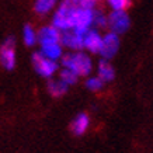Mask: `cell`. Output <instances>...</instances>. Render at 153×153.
I'll return each instance as SVG.
<instances>
[{
  "label": "cell",
  "instance_id": "6da1fadb",
  "mask_svg": "<svg viewBox=\"0 0 153 153\" xmlns=\"http://www.w3.org/2000/svg\"><path fill=\"white\" fill-rule=\"evenodd\" d=\"M60 60H62V66L63 68L72 70L77 76H87L93 69V62L90 59V56L82 51H76L72 52V53L62 55Z\"/></svg>",
  "mask_w": 153,
  "mask_h": 153
},
{
  "label": "cell",
  "instance_id": "7a4b0ae2",
  "mask_svg": "<svg viewBox=\"0 0 153 153\" xmlns=\"http://www.w3.org/2000/svg\"><path fill=\"white\" fill-rule=\"evenodd\" d=\"M31 62H33V68L41 77H47L51 79L52 76L58 72L59 65L56 60H52L47 56H44L41 52H34L31 56Z\"/></svg>",
  "mask_w": 153,
  "mask_h": 153
},
{
  "label": "cell",
  "instance_id": "3957f363",
  "mask_svg": "<svg viewBox=\"0 0 153 153\" xmlns=\"http://www.w3.org/2000/svg\"><path fill=\"white\" fill-rule=\"evenodd\" d=\"M76 6H69L65 1H60L56 11L53 13L52 17V24L56 30L62 31H68L72 30V17H73V9Z\"/></svg>",
  "mask_w": 153,
  "mask_h": 153
},
{
  "label": "cell",
  "instance_id": "277c9868",
  "mask_svg": "<svg viewBox=\"0 0 153 153\" xmlns=\"http://www.w3.org/2000/svg\"><path fill=\"white\" fill-rule=\"evenodd\" d=\"M16 63V39L14 37H7L0 45V65L6 70H13Z\"/></svg>",
  "mask_w": 153,
  "mask_h": 153
},
{
  "label": "cell",
  "instance_id": "5b68a950",
  "mask_svg": "<svg viewBox=\"0 0 153 153\" xmlns=\"http://www.w3.org/2000/svg\"><path fill=\"white\" fill-rule=\"evenodd\" d=\"M107 27L117 35L126 33L131 27V19L126 11H111L107 16Z\"/></svg>",
  "mask_w": 153,
  "mask_h": 153
},
{
  "label": "cell",
  "instance_id": "8992f818",
  "mask_svg": "<svg viewBox=\"0 0 153 153\" xmlns=\"http://www.w3.org/2000/svg\"><path fill=\"white\" fill-rule=\"evenodd\" d=\"M120 35H117L114 33H107L102 35L101 38V47H100V55H101L102 59L110 60L111 58L117 55V52L120 49Z\"/></svg>",
  "mask_w": 153,
  "mask_h": 153
},
{
  "label": "cell",
  "instance_id": "52a82bcc",
  "mask_svg": "<svg viewBox=\"0 0 153 153\" xmlns=\"http://www.w3.org/2000/svg\"><path fill=\"white\" fill-rule=\"evenodd\" d=\"M60 45L74 52L82 51L83 49V35L74 33L73 30L62 31L60 33Z\"/></svg>",
  "mask_w": 153,
  "mask_h": 153
},
{
  "label": "cell",
  "instance_id": "ba28073f",
  "mask_svg": "<svg viewBox=\"0 0 153 153\" xmlns=\"http://www.w3.org/2000/svg\"><path fill=\"white\" fill-rule=\"evenodd\" d=\"M37 42L39 45H47L53 42H60V31L53 25H45L37 31Z\"/></svg>",
  "mask_w": 153,
  "mask_h": 153
},
{
  "label": "cell",
  "instance_id": "9c48e42d",
  "mask_svg": "<svg viewBox=\"0 0 153 153\" xmlns=\"http://www.w3.org/2000/svg\"><path fill=\"white\" fill-rule=\"evenodd\" d=\"M101 34L96 28H90L83 35V49H87L91 53H98L101 47Z\"/></svg>",
  "mask_w": 153,
  "mask_h": 153
},
{
  "label": "cell",
  "instance_id": "30bf717a",
  "mask_svg": "<svg viewBox=\"0 0 153 153\" xmlns=\"http://www.w3.org/2000/svg\"><path fill=\"white\" fill-rule=\"evenodd\" d=\"M90 125V118L86 112H80L73 118L70 124V129L74 135H83Z\"/></svg>",
  "mask_w": 153,
  "mask_h": 153
},
{
  "label": "cell",
  "instance_id": "8fae6325",
  "mask_svg": "<svg viewBox=\"0 0 153 153\" xmlns=\"http://www.w3.org/2000/svg\"><path fill=\"white\" fill-rule=\"evenodd\" d=\"M44 56H47L52 60H58L62 58L63 55V47L60 45V42H53V44H47V45H41V49H39Z\"/></svg>",
  "mask_w": 153,
  "mask_h": 153
},
{
  "label": "cell",
  "instance_id": "7c38bea8",
  "mask_svg": "<svg viewBox=\"0 0 153 153\" xmlns=\"http://www.w3.org/2000/svg\"><path fill=\"white\" fill-rule=\"evenodd\" d=\"M97 76L104 82V83L114 80V77H115V70H114L112 65L107 59H101L100 62H98Z\"/></svg>",
  "mask_w": 153,
  "mask_h": 153
},
{
  "label": "cell",
  "instance_id": "4fadbf2b",
  "mask_svg": "<svg viewBox=\"0 0 153 153\" xmlns=\"http://www.w3.org/2000/svg\"><path fill=\"white\" fill-rule=\"evenodd\" d=\"M69 86L66 83H63L60 79H51L48 82V93L51 94L52 97H62L68 93Z\"/></svg>",
  "mask_w": 153,
  "mask_h": 153
},
{
  "label": "cell",
  "instance_id": "5bb4252c",
  "mask_svg": "<svg viewBox=\"0 0 153 153\" xmlns=\"http://www.w3.org/2000/svg\"><path fill=\"white\" fill-rule=\"evenodd\" d=\"M58 0H35L34 3V11L38 16H47L56 7Z\"/></svg>",
  "mask_w": 153,
  "mask_h": 153
},
{
  "label": "cell",
  "instance_id": "9a60e30c",
  "mask_svg": "<svg viewBox=\"0 0 153 153\" xmlns=\"http://www.w3.org/2000/svg\"><path fill=\"white\" fill-rule=\"evenodd\" d=\"M23 41L27 47H34L37 44V31L34 30L33 25L25 24L23 28Z\"/></svg>",
  "mask_w": 153,
  "mask_h": 153
},
{
  "label": "cell",
  "instance_id": "2e32d148",
  "mask_svg": "<svg viewBox=\"0 0 153 153\" xmlns=\"http://www.w3.org/2000/svg\"><path fill=\"white\" fill-rule=\"evenodd\" d=\"M112 11H126L132 7V0H107Z\"/></svg>",
  "mask_w": 153,
  "mask_h": 153
},
{
  "label": "cell",
  "instance_id": "e0dca14e",
  "mask_svg": "<svg viewBox=\"0 0 153 153\" xmlns=\"http://www.w3.org/2000/svg\"><path fill=\"white\" fill-rule=\"evenodd\" d=\"M59 79L63 82V83H66L68 86H73V84L77 83V79H79V76L76 73H73L72 70L66 69V68H63V69L59 72Z\"/></svg>",
  "mask_w": 153,
  "mask_h": 153
},
{
  "label": "cell",
  "instance_id": "ac0fdd59",
  "mask_svg": "<svg viewBox=\"0 0 153 153\" xmlns=\"http://www.w3.org/2000/svg\"><path fill=\"white\" fill-rule=\"evenodd\" d=\"M66 4L76 6V7H83V9H94L97 4V0H62Z\"/></svg>",
  "mask_w": 153,
  "mask_h": 153
},
{
  "label": "cell",
  "instance_id": "d6986e66",
  "mask_svg": "<svg viewBox=\"0 0 153 153\" xmlns=\"http://www.w3.org/2000/svg\"><path fill=\"white\" fill-rule=\"evenodd\" d=\"M86 87L91 91H100L104 87V82H102L98 76H91L86 80Z\"/></svg>",
  "mask_w": 153,
  "mask_h": 153
},
{
  "label": "cell",
  "instance_id": "ffe728a7",
  "mask_svg": "<svg viewBox=\"0 0 153 153\" xmlns=\"http://www.w3.org/2000/svg\"><path fill=\"white\" fill-rule=\"evenodd\" d=\"M93 27L96 28V30H98V28H105L107 27V16L102 13V11L94 10Z\"/></svg>",
  "mask_w": 153,
  "mask_h": 153
}]
</instances>
